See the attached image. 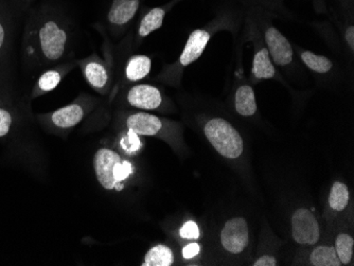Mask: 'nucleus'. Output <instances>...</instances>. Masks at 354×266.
Listing matches in <instances>:
<instances>
[{
    "label": "nucleus",
    "mask_w": 354,
    "mask_h": 266,
    "mask_svg": "<svg viewBox=\"0 0 354 266\" xmlns=\"http://www.w3.org/2000/svg\"><path fill=\"white\" fill-rule=\"evenodd\" d=\"M141 146H142V144H141L139 135L136 134L134 131L130 130V129L120 140L121 149L127 154H135L140 150Z\"/></svg>",
    "instance_id": "5701e85b"
},
{
    "label": "nucleus",
    "mask_w": 354,
    "mask_h": 266,
    "mask_svg": "<svg viewBox=\"0 0 354 266\" xmlns=\"http://www.w3.org/2000/svg\"><path fill=\"white\" fill-rule=\"evenodd\" d=\"M151 66H152V61L147 55H135L131 57L125 67L127 80L132 82L142 80L143 77H146L150 73Z\"/></svg>",
    "instance_id": "4468645a"
},
{
    "label": "nucleus",
    "mask_w": 354,
    "mask_h": 266,
    "mask_svg": "<svg viewBox=\"0 0 354 266\" xmlns=\"http://www.w3.org/2000/svg\"><path fill=\"white\" fill-rule=\"evenodd\" d=\"M301 59L304 64L315 73H329L332 69V61L328 57L314 55L311 51L302 53Z\"/></svg>",
    "instance_id": "412c9836"
},
{
    "label": "nucleus",
    "mask_w": 354,
    "mask_h": 266,
    "mask_svg": "<svg viewBox=\"0 0 354 266\" xmlns=\"http://www.w3.org/2000/svg\"><path fill=\"white\" fill-rule=\"evenodd\" d=\"M174 262L172 249L166 245H157L151 248L145 257V266H171Z\"/></svg>",
    "instance_id": "dca6fc26"
},
{
    "label": "nucleus",
    "mask_w": 354,
    "mask_h": 266,
    "mask_svg": "<svg viewBox=\"0 0 354 266\" xmlns=\"http://www.w3.org/2000/svg\"><path fill=\"white\" fill-rule=\"evenodd\" d=\"M268 53L278 66H286L293 59V49L288 39L276 28H268L266 33Z\"/></svg>",
    "instance_id": "423d86ee"
},
{
    "label": "nucleus",
    "mask_w": 354,
    "mask_h": 266,
    "mask_svg": "<svg viewBox=\"0 0 354 266\" xmlns=\"http://www.w3.org/2000/svg\"><path fill=\"white\" fill-rule=\"evenodd\" d=\"M200 245L196 243H191L183 248V257L185 259H192L193 257L198 255L200 253Z\"/></svg>",
    "instance_id": "bb28decb"
},
{
    "label": "nucleus",
    "mask_w": 354,
    "mask_h": 266,
    "mask_svg": "<svg viewBox=\"0 0 354 266\" xmlns=\"http://www.w3.org/2000/svg\"><path fill=\"white\" fill-rule=\"evenodd\" d=\"M209 41H210V35L205 30L198 29L193 31L185 45L182 55H180V65L184 67L189 66L198 59V57L204 53Z\"/></svg>",
    "instance_id": "1a4fd4ad"
},
{
    "label": "nucleus",
    "mask_w": 354,
    "mask_h": 266,
    "mask_svg": "<svg viewBox=\"0 0 354 266\" xmlns=\"http://www.w3.org/2000/svg\"><path fill=\"white\" fill-rule=\"evenodd\" d=\"M127 126L139 136H155L162 131V122L154 115L140 112L127 117Z\"/></svg>",
    "instance_id": "6e6552de"
},
{
    "label": "nucleus",
    "mask_w": 354,
    "mask_h": 266,
    "mask_svg": "<svg viewBox=\"0 0 354 266\" xmlns=\"http://www.w3.org/2000/svg\"><path fill=\"white\" fill-rule=\"evenodd\" d=\"M68 33L57 19L47 13L35 14L26 33L27 53L43 63L62 59L66 51Z\"/></svg>",
    "instance_id": "f257e3e1"
},
{
    "label": "nucleus",
    "mask_w": 354,
    "mask_h": 266,
    "mask_svg": "<svg viewBox=\"0 0 354 266\" xmlns=\"http://www.w3.org/2000/svg\"><path fill=\"white\" fill-rule=\"evenodd\" d=\"M82 71L88 84L97 91H102L109 83V73L99 59H86L82 63Z\"/></svg>",
    "instance_id": "f8f14e48"
},
{
    "label": "nucleus",
    "mask_w": 354,
    "mask_h": 266,
    "mask_svg": "<svg viewBox=\"0 0 354 266\" xmlns=\"http://www.w3.org/2000/svg\"><path fill=\"white\" fill-rule=\"evenodd\" d=\"M310 261L314 266H341L335 248L332 246H318L312 251Z\"/></svg>",
    "instance_id": "a211bd4d"
},
{
    "label": "nucleus",
    "mask_w": 354,
    "mask_h": 266,
    "mask_svg": "<svg viewBox=\"0 0 354 266\" xmlns=\"http://www.w3.org/2000/svg\"><path fill=\"white\" fill-rule=\"evenodd\" d=\"M120 155L115 151L102 148L97 151L93 158V168L99 184L106 190L117 189L115 180V171L117 164L121 162Z\"/></svg>",
    "instance_id": "20e7f679"
},
{
    "label": "nucleus",
    "mask_w": 354,
    "mask_h": 266,
    "mask_svg": "<svg viewBox=\"0 0 354 266\" xmlns=\"http://www.w3.org/2000/svg\"><path fill=\"white\" fill-rule=\"evenodd\" d=\"M62 77L63 75L59 70H48L44 73L37 81L35 95L39 96L41 93H49V91L57 88V85L62 81Z\"/></svg>",
    "instance_id": "4be33fe9"
},
{
    "label": "nucleus",
    "mask_w": 354,
    "mask_h": 266,
    "mask_svg": "<svg viewBox=\"0 0 354 266\" xmlns=\"http://www.w3.org/2000/svg\"><path fill=\"white\" fill-rule=\"evenodd\" d=\"M354 240L347 234H339L336 238L335 251L342 264H349L353 256Z\"/></svg>",
    "instance_id": "aec40b11"
},
{
    "label": "nucleus",
    "mask_w": 354,
    "mask_h": 266,
    "mask_svg": "<svg viewBox=\"0 0 354 266\" xmlns=\"http://www.w3.org/2000/svg\"><path fill=\"white\" fill-rule=\"evenodd\" d=\"M236 111L241 116L250 117L257 112L256 96L252 87L243 85L238 88L234 99Z\"/></svg>",
    "instance_id": "ddd939ff"
},
{
    "label": "nucleus",
    "mask_w": 354,
    "mask_h": 266,
    "mask_svg": "<svg viewBox=\"0 0 354 266\" xmlns=\"http://www.w3.org/2000/svg\"><path fill=\"white\" fill-rule=\"evenodd\" d=\"M346 41H347L348 45L350 46V48L351 50H354V27L351 26V27L348 28L347 31H346Z\"/></svg>",
    "instance_id": "c85d7f7f"
},
{
    "label": "nucleus",
    "mask_w": 354,
    "mask_h": 266,
    "mask_svg": "<svg viewBox=\"0 0 354 266\" xmlns=\"http://www.w3.org/2000/svg\"><path fill=\"white\" fill-rule=\"evenodd\" d=\"M180 237L183 239L196 240L200 238V229L196 222L189 221L183 225L180 230Z\"/></svg>",
    "instance_id": "b1692460"
},
{
    "label": "nucleus",
    "mask_w": 354,
    "mask_h": 266,
    "mask_svg": "<svg viewBox=\"0 0 354 266\" xmlns=\"http://www.w3.org/2000/svg\"><path fill=\"white\" fill-rule=\"evenodd\" d=\"M139 3V0H114L107 13V19L111 25H127L136 15Z\"/></svg>",
    "instance_id": "9d476101"
},
{
    "label": "nucleus",
    "mask_w": 354,
    "mask_h": 266,
    "mask_svg": "<svg viewBox=\"0 0 354 266\" xmlns=\"http://www.w3.org/2000/svg\"><path fill=\"white\" fill-rule=\"evenodd\" d=\"M275 67L272 66L268 49L257 53L252 61V75L258 79H272L275 75Z\"/></svg>",
    "instance_id": "f3484780"
},
{
    "label": "nucleus",
    "mask_w": 354,
    "mask_h": 266,
    "mask_svg": "<svg viewBox=\"0 0 354 266\" xmlns=\"http://www.w3.org/2000/svg\"><path fill=\"white\" fill-rule=\"evenodd\" d=\"M8 39H9V33H8L7 26L3 17H0V55H3L5 49L7 48Z\"/></svg>",
    "instance_id": "a878e982"
},
{
    "label": "nucleus",
    "mask_w": 354,
    "mask_h": 266,
    "mask_svg": "<svg viewBox=\"0 0 354 266\" xmlns=\"http://www.w3.org/2000/svg\"><path fill=\"white\" fill-rule=\"evenodd\" d=\"M12 121H13V118H12L11 113L8 109L0 106V137H5L6 135L9 134Z\"/></svg>",
    "instance_id": "393cba45"
},
{
    "label": "nucleus",
    "mask_w": 354,
    "mask_h": 266,
    "mask_svg": "<svg viewBox=\"0 0 354 266\" xmlns=\"http://www.w3.org/2000/svg\"><path fill=\"white\" fill-rule=\"evenodd\" d=\"M127 102L136 108L154 111L162 105V93L151 85H136L127 93Z\"/></svg>",
    "instance_id": "0eeeda50"
},
{
    "label": "nucleus",
    "mask_w": 354,
    "mask_h": 266,
    "mask_svg": "<svg viewBox=\"0 0 354 266\" xmlns=\"http://www.w3.org/2000/svg\"><path fill=\"white\" fill-rule=\"evenodd\" d=\"M204 132L209 142L224 158L236 160L243 153V139L238 131L224 119L209 120L205 125Z\"/></svg>",
    "instance_id": "f03ea898"
},
{
    "label": "nucleus",
    "mask_w": 354,
    "mask_h": 266,
    "mask_svg": "<svg viewBox=\"0 0 354 266\" xmlns=\"http://www.w3.org/2000/svg\"><path fill=\"white\" fill-rule=\"evenodd\" d=\"M350 194L348 187L341 182H334L329 196V205L334 211H343L349 202Z\"/></svg>",
    "instance_id": "6ab92c4d"
},
{
    "label": "nucleus",
    "mask_w": 354,
    "mask_h": 266,
    "mask_svg": "<svg viewBox=\"0 0 354 266\" xmlns=\"http://www.w3.org/2000/svg\"><path fill=\"white\" fill-rule=\"evenodd\" d=\"M254 266H275L277 265V261L275 258L272 256H263V257L259 258V259L254 261L252 264Z\"/></svg>",
    "instance_id": "cd10ccee"
},
{
    "label": "nucleus",
    "mask_w": 354,
    "mask_h": 266,
    "mask_svg": "<svg viewBox=\"0 0 354 266\" xmlns=\"http://www.w3.org/2000/svg\"><path fill=\"white\" fill-rule=\"evenodd\" d=\"M84 108L79 103H73L57 109L50 115V121L59 129H71L84 118Z\"/></svg>",
    "instance_id": "9b49d317"
},
{
    "label": "nucleus",
    "mask_w": 354,
    "mask_h": 266,
    "mask_svg": "<svg viewBox=\"0 0 354 266\" xmlns=\"http://www.w3.org/2000/svg\"><path fill=\"white\" fill-rule=\"evenodd\" d=\"M165 14H166V11L164 8H154V9L150 10L141 19L138 30L139 35L141 37H146L158 30L159 28H162V23H164Z\"/></svg>",
    "instance_id": "2eb2a0df"
},
{
    "label": "nucleus",
    "mask_w": 354,
    "mask_h": 266,
    "mask_svg": "<svg viewBox=\"0 0 354 266\" xmlns=\"http://www.w3.org/2000/svg\"><path fill=\"white\" fill-rule=\"evenodd\" d=\"M293 239L302 245H314L319 240L320 230L314 214L310 210L300 208L292 216Z\"/></svg>",
    "instance_id": "7ed1b4c3"
},
{
    "label": "nucleus",
    "mask_w": 354,
    "mask_h": 266,
    "mask_svg": "<svg viewBox=\"0 0 354 266\" xmlns=\"http://www.w3.org/2000/svg\"><path fill=\"white\" fill-rule=\"evenodd\" d=\"M248 222L243 218H234L226 222L221 232V243L232 254H240L248 245Z\"/></svg>",
    "instance_id": "39448f33"
},
{
    "label": "nucleus",
    "mask_w": 354,
    "mask_h": 266,
    "mask_svg": "<svg viewBox=\"0 0 354 266\" xmlns=\"http://www.w3.org/2000/svg\"><path fill=\"white\" fill-rule=\"evenodd\" d=\"M24 1H30V0H24Z\"/></svg>",
    "instance_id": "c756f323"
}]
</instances>
